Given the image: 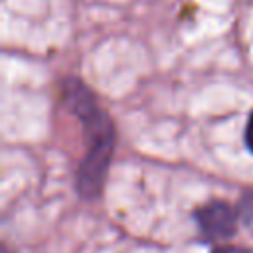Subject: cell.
Returning a JSON list of instances; mask_svg holds the SVG:
<instances>
[{
  "instance_id": "5b68a950",
  "label": "cell",
  "mask_w": 253,
  "mask_h": 253,
  "mask_svg": "<svg viewBox=\"0 0 253 253\" xmlns=\"http://www.w3.org/2000/svg\"><path fill=\"white\" fill-rule=\"evenodd\" d=\"M245 142H247L249 150L253 152V113L249 115V121H247V126H245Z\"/></svg>"
},
{
  "instance_id": "3957f363",
  "label": "cell",
  "mask_w": 253,
  "mask_h": 253,
  "mask_svg": "<svg viewBox=\"0 0 253 253\" xmlns=\"http://www.w3.org/2000/svg\"><path fill=\"white\" fill-rule=\"evenodd\" d=\"M237 215L239 219L249 227L253 229V192H247L241 202H239V208H237Z\"/></svg>"
},
{
  "instance_id": "277c9868",
  "label": "cell",
  "mask_w": 253,
  "mask_h": 253,
  "mask_svg": "<svg viewBox=\"0 0 253 253\" xmlns=\"http://www.w3.org/2000/svg\"><path fill=\"white\" fill-rule=\"evenodd\" d=\"M213 253H253V249H249V247H237V245H225V247L213 249Z\"/></svg>"
},
{
  "instance_id": "7a4b0ae2",
  "label": "cell",
  "mask_w": 253,
  "mask_h": 253,
  "mask_svg": "<svg viewBox=\"0 0 253 253\" xmlns=\"http://www.w3.org/2000/svg\"><path fill=\"white\" fill-rule=\"evenodd\" d=\"M237 211H233L223 202H213L196 211V221L200 231L208 239H225L231 237L237 229Z\"/></svg>"
},
{
  "instance_id": "6da1fadb",
  "label": "cell",
  "mask_w": 253,
  "mask_h": 253,
  "mask_svg": "<svg viewBox=\"0 0 253 253\" xmlns=\"http://www.w3.org/2000/svg\"><path fill=\"white\" fill-rule=\"evenodd\" d=\"M69 95H71L73 111L79 115V119L87 128V140H89L87 154L77 172V188L83 196L91 198L99 192L109 166V158L113 152V125L93 103V99L83 89V85H73V91Z\"/></svg>"
}]
</instances>
